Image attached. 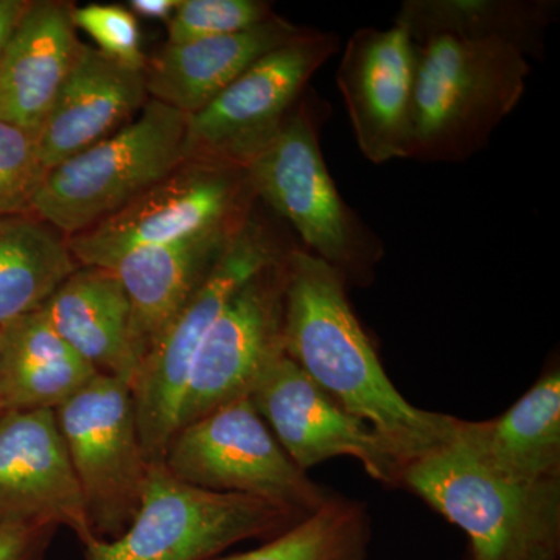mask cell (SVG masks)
<instances>
[{
	"label": "cell",
	"instance_id": "cell-1",
	"mask_svg": "<svg viewBox=\"0 0 560 560\" xmlns=\"http://www.w3.org/2000/svg\"><path fill=\"white\" fill-rule=\"evenodd\" d=\"M346 287L334 268L301 245L290 250L283 350L335 404L377 431L407 466L451 441L456 418L405 400L350 307Z\"/></svg>",
	"mask_w": 560,
	"mask_h": 560
},
{
	"label": "cell",
	"instance_id": "cell-2",
	"mask_svg": "<svg viewBox=\"0 0 560 560\" xmlns=\"http://www.w3.org/2000/svg\"><path fill=\"white\" fill-rule=\"evenodd\" d=\"M412 43L416 79L408 160H470L525 95L528 58L501 40L431 35Z\"/></svg>",
	"mask_w": 560,
	"mask_h": 560
},
{
	"label": "cell",
	"instance_id": "cell-3",
	"mask_svg": "<svg viewBox=\"0 0 560 560\" xmlns=\"http://www.w3.org/2000/svg\"><path fill=\"white\" fill-rule=\"evenodd\" d=\"M400 486L464 530L469 560H512L560 545V481L526 485L503 477L455 434L410 460Z\"/></svg>",
	"mask_w": 560,
	"mask_h": 560
},
{
	"label": "cell",
	"instance_id": "cell-4",
	"mask_svg": "<svg viewBox=\"0 0 560 560\" xmlns=\"http://www.w3.org/2000/svg\"><path fill=\"white\" fill-rule=\"evenodd\" d=\"M308 106L302 98L278 138L246 165L250 189L296 232L302 248L326 261L346 285L366 287L385 250L335 186Z\"/></svg>",
	"mask_w": 560,
	"mask_h": 560
},
{
	"label": "cell",
	"instance_id": "cell-5",
	"mask_svg": "<svg viewBox=\"0 0 560 560\" xmlns=\"http://www.w3.org/2000/svg\"><path fill=\"white\" fill-rule=\"evenodd\" d=\"M302 521L271 501L189 485L160 460L151 463L130 528L114 540H88L84 559L212 560L238 541L271 540Z\"/></svg>",
	"mask_w": 560,
	"mask_h": 560
},
{
	"label": "cell",
	"instance_id": "cell-6",
	"mask_svg": "<svg viewBox=\"0 0 560 560\" xmlns=\"http://www.w3.org/2000/svg\"><path fill=\"white\" fill-rule=\"evenodd\" d=\"M296 245L300 243L287 241L282 232L254 208L212 270L142 361L132 396L140 441L151 463L164 460L178 430L180 400L194 361L235 291Z\"/></svg>",
	"mask_w": 560,
	"mask_h": 560
},
{
	"label": "cell",
	"instance_id": "cell-7",
	"mask_svg": "<svg viewBox=\"0 0 560 560\" xmlns=\"http://www.w3.org/2000/svg\"><path fill=\"white\" fill-rule=\"evenodd\" d=\"M187 116L149 101L116 135L51 168L32 215L66 238L135 200L184 162Z\"/></svg>",
	"mask_w": 560,
	"mask_h": 560
},
{
	"label": "cell",
	"instance_id": "cell-8",
	"mask_svg": "<svg viewBox=\"0 0 560 560\" xmlns=\"http://www.w3.org/2000/svg\"><path fill=\"white\" fill-rule=\"evenodd\" d=\"M164 464L189 485L271 501L304 518L334 499L290 459L249 397L176 431Z\"/></svg>",
	"mask_w": 560,
	"mask_h": 560
},
{
	"label": "cell",
	"instance_id": "cell-9",
	"mask_svg": "<svg viewBox=\"0 0 560 560\" xmlns=\"http://www.w3.org/2000/svg\"><path fill=\"white\" fill-rule=\"evenodd\" d=\"M338 50L335 33L307 28L254 62L187 117L184 160L245 168L278 138L305 97L308 81Z\"/></svg>",
	"mask_w": 560,
	"mask_h": 560
},
{
	"label": "cell",
	"instance_id": "cell-10",
	"mask_svg": "<svg viewBox=\"0 0 560 560\" xmlns=\"http://www.w3.org/2000/svg\"><path fill=\"white\" fill-rule=\"evenodd\" d=\"M95 539L120 537L138 514L151 460L131 386L97 374L55 410Z\"/></svg>",
	"mask_w": 560,
	"mask_h": 560
},
{
	"label": "cell",
	"instance_id": "cell-11",
	"mask_svg": "<svg viewBox=\"0 0 560 560\" xmlns=\"http://www.w3.org/2000/svg\"><path fill=\"white\" fill-rule=\"evenodd\" d=\"M256 205L245 168L184 161L127 206L66 241L80 265L108 270L131 250L245 220Z\"/></svg>",
	"mask_w": 560,
	"mask_h": 560
},
{
	"label": "cell",
	"instance_id": "cell-12",
	"mask_svg": "<svg viewBox=\"0 0 560 560\" xmlns=\"http://www.w3.org/2000/svg\"><path fill=\"white\" fill-rule=\"evenodd\" d=\"M289 253L246 280L213 324L191 366L180 400L178 430L217 408L249 397L261 374L285 353L283 305Z\"/></svg>",
	"mask_w": 560,
	"mask_h": 560
},
{
	"label": "cell",
	"instance_id": "cell-13",
	"mask_svg": "<svg viewBox=\"0 0 560 560\" xmlns=\"http://www.w3.org/2000/svg\"><path fill=\"white\" fill-rule=\"evenodd\" d=\"M249 400L301 470L350 456L375 481L400 486L405 464L388 442L335 404L285 353L261 374Z\"/></svg>",
	"mask_w": 560,
	"mask_h": 560
},
{
	"label": "cell",
	"instance_id": "cell-14",
	"mask_svg": "<svg viewBox=\"0 0 560 560\" xmlns=\"http://www.w3.org/2000/svg\"><path fill=\"white\" fill-rule=\"evenodd\" d=\"M416 51L407 27L360 28L346 43L337 84L357 145L372 164L408 160Z\"/></svg>",
	"mask_w": 560,
	"mask_h": 560
},
{
	"label": "cell",
	"instance_id": "cell-15",
	"mask_svg": "<svg viewBox=\"0 0 560 560\" xmlns=\"http://www.w3.org/2000/svg\"><path fill=\"white\" fill-rule=\"evenodd\" d=\"M5 522L68 526L81 544L95 537L55 410L0 416V523Z\"/></svg>",
	"mask_w": 560,
	"mask_h": 560
},
{
	"label": "cell",
	"instance_id": "cell-16",
	"mask_svg": "<svg viewBox=\"0 0 560 560\" xmlns=\"http://www.w3.org/2000/svg\"><path fill=\"white\" fill-rule=\"evenodd\" d=\"M149 101L145 70L128 68L83 44L39 130L44 167L50 172L116 135L139 116Z\"/></svg>",
	"mask_w": 560,
	"mask_h": 560
},
{
	"label": "cell",
	"instance_id": "cell-17",
	"mask_svg": "<svg viewBox=\"0 0 560 560\" xmlns=\"http://www.w3.org/2000/svg\"><path fill=\"white\" fill-rule=\"evenodd\" d=\"M246 219L183 241L131 250L108 268L130 300L131 342L139 370Z\"/></svg>",
	"mask_w": 560,
	"mask_h": 560
},
{
	"label": "cell",
	"instance_id": "cell-18",
	"mask_svg": "<svg viewBox=\"0 0 560 560\" xmlns=\"http://www.w3.org/2000/svg\"><path fill=\"white\" fill-rule=\"evenodd\" d=\"M72 9L31 0L0 57V117L36 135L83 49Z\"/></svg>",
	"mask_w": 560,
	"mask_h": 560
},
{
	"label": "cell",
	"instance_id": "cell-19",
	"mask_svg": "<svg viewBox=\"0 0 560 560\" xmlns=\"http://www.w3.org/2000/svg\"><path fill=\"white\" fill-rule=\"evenodd\" d=\"M305 31L276 14L248 31L189 43H165L154 57L147 58V94L150 101L194 116L254 62Z\"/></svg>",
	"mask_w": 560,
	"mask_h": 560
},
{
	"label": "cell",
	"instance_id": "cell-20",
	"mask_svg": "<svg viewBox=\"0 0 560 560\" xmlns=\"http://www.w3.org/2000/svg\"><path fill=\"white\" fill-rule=\"evenodd\" d=\"M40 312L97 374L120 378L132 389L139 361L131 342V305L113 271L80 265Z\"/></svg>",
	"mask_w": 560,
	"mask_h": 560
},
{
	"label": "cell",
	"instance_id": "cell-21",
	"mask_svg": "<svg viewBox=\"0 0 560 560\" xmlns=\"http://www.w3.org/2000/svg\"><path fill=\"white\" fill-rule=\"evenodd\" d=\"M455 436L503 477L560 481V371L551 368L499 418L456 420Z\"/></svg>",
	"mask_w": 560,
	"mask_h": 560
},
{
	"label": "cell",
	"instance_id": "cell-22",
	"mask_svg": "<svg viewBox=\"0 0 560 560\" xmlns=\"http://www.w3.org/2000/svg\"><path fill=\"white\" fill-rule=\"evenodd\" d=\"M97 372L33 312L0 327V382L7 411L57 410Z\"/></svg>",
	"mask_w": 560,
	"mask_h": 560
},
{
	"label": "cell",
	"instance_id": "cell-23",
	"mask_svg": "<svg viewBox=\"0 0 560 560\" xmlns=\"http://www.w3.org/2000/svg\"><path fill=\"white\" fill-rule=\"evenodd\" d=\"M558 11L555 0H405L396 22L412 40L431 35L501 40L526 58H541Z\"/></svg>",
	"mask_w": 560,
	"mask_h": 560
},
{
	"label": "cell",
	"instance_id": "cell-24",
	"mask_svg": "<svg viewBox=\"0 0 560 560\" xmlns=\"http://www.w3.org/2000/svg\"><path fill=\"white\" fill-rule=\"evenodd\" d=\"M79 267L65 235L46 221L0 217V327L40 311Z\"/></svg>",
	"mask_w": 560,
	"mask_h": 560
},
{
	"label": "cell",
	"instance_id": "cell-25",
	"mask_svg": "<svg viewBox=\"0 0 560 560\" xmlns=\"http://www.w3.org/2000/svg\"><path fill=\"white\" fill-rule=\"evenodd\" d=\"M370 539L366 510L334 495L316 514L256 550L212 560H366Z\"/></svg>",
	"mask_w": 560,
	"mask_h": 560
},
{
	"label": "cell",
	"instance_id": "cell-26",
	"mask_svg": "<svg viewBox=\"0 0 560 560\" xmlns=\"http://www.w3.org/2000/svg\"><path fill=\"white\" fill-rule=\"evenodd\" d=\"M47 173L39 136L0 117V217L32 213Z\"/></svg>",
	"mask_w": 560,
	"mask_h": 560
},
{
	"label": "cell",
	"instance_id": "cell-27",
	"mask_svg": "<svg viewBox=\"0 0 560 560\" xmlns=\"http://www.w3.org/2000/svg\"><path fill=\"white\" fill-rule=\"evenodd\" d=\"M276 16L264 0H180L167 24V43H189L248 31Z\"/></svg>",
	"mask_w": 560,
	"mask_h": 560
},
{
	"label": "cell",
	"instance_id": "cell-28",
	"mask_svg": "<svg viewBox=\"0 0 560 560\" xmlns=\"http://www.w3.org/2000/svg\"><path fill=\"white\" fill-rule=\"evenodd\" d=\"M77 31L86 32L97 44L95 49L110 60L128 68L145 70L147 58L142 50L138 18L130 10L106 3H88L72 9Z\"/></svg>",
	"mask_w": 560,
	"mask_h": 560
},
{
	"label": "cell",
	"instance_id": "cell-29",
	"mask_svg": "<svg viewBox=\"0 0 560 560\" xmlns=\"http://www.w3.org/2000/svg\"><path fill=\"white\" fill-rule=\"evenodd\" d=\"M57 529L51 523H0V560H43Z\"/></svg>",
	"mask_w": 560,
	"mask_h": 560
},
{
	"label": "cell",
	"instance_id": "cell-30",
	"mask_svg": "<svg viewBox=\"0 0 560 560\" xmlns=\"http://www.w3.org/2000/svg\"><path fill=\"white\" fill-rule=\"evenodd\" d=\"M179 5L180 0H131V2H128V10L136 18L168 24Z\"/></svg>",
	"mask_w": 560,
	"mask_h": 560
},
{
	"label": "cell",
	"instance_id": "cell-31",
	"mask_svg": "<svg viewBox=\"0 0 560 560\" xmlns=\"http://www.w3.org/2000/svg\"><path fill=\"white\" fill-rule=\"evenodd\" d=\"M28 5L31 0H0V57Z\"/></svg>",
	"mask_w": 560,
	"mask_h": 560
},
{
	"label": "cell",
	"instance_id": "cell-32",
	"mask_svg": "<svg viewBox=\"0 0 560 560\" xmlns=\"http://www.w3.org/2000/svg\"><path fill=\"white\" fill-rule=\"evenodd\" d=\"M560 545H552V547L537 548L521 556V558L512 560H559Z\"/></svg>",
	"mask_w": 560,
	"mask_h": 560
},
{
	"label": "cell",
	"instance_id": "cell-33",
	"mask_svg": "<svg viewBox=\"0 0 560 560\" xmlns=\"http://www.w3.org/2000/svg\"><path fill=\"white\" fill-rule=\"evenodd\" d=\"M5 404H3V396H2V382H0V416L5 415Z\"/></svg>",
	"mask_w": 560,
	"mask_h": 560
}]
</instances>
